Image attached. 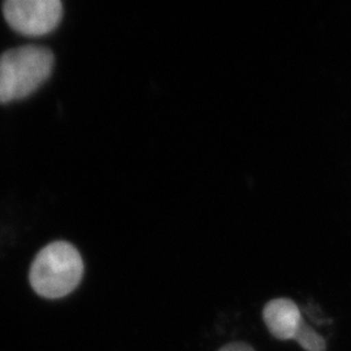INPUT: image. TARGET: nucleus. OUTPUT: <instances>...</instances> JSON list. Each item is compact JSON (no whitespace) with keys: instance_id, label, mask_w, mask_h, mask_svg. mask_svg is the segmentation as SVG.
<instances>
[{"instance_id":"nucleus-4","label":"nucleus","mask_w":351,"mask_h":351,"mask_svg":"<svg viewBox=\"0 0 351 351\" xmlns=\"http://www.w3.org/2000/svg\"><path fill=\"white\" fill-rule=\"evenodd\" d=\"M3 13L13 30L38 37L59 25L63 5L59 0H8L3 5Z\"/></svg>"},{"instance_id":"nucleus-2","label":"nucleus","mask_w":351,"mask_h":351,"mask_svg":"<svg viewBox=\"0 0 351 351\" xmlns=\"http://www.w3.org/2000/svg\"><path fill=\"white\" fill-rule=\"evenodd\" d=\"M53 66L50 50L24 46L0 55V103L23 99L33 94L49 77Z\"/></svg>"},{"instance_id":"nucleus-1","label":"nucleus","mask_w":351,"mask_h":351,"mask_svg":"<svg viewBox=\"0 0 351 351\" xmlns=\"http://www.w3.org/2000/svg\"><path fill=\"white\" fill-rule=\"evenodd\" d=\"M84 276V262L73 245L58 241L39 251L30 267L29 281L38 295L63 298L75 290Z\"/></svg>"},{"instance_id":"nucleus-3","label":"nucleus","mask_w":351,"mask_h":351,"mask_svg":"<svg viewBox=\"0 0 351 351\" xmlns=\"http://www.w3.org/2000/svg\"><path fill=\"white\" fill-rule=\"evenodd\" d=\"M263 322L271 336L276 339H294L304 351H326L324 337L303 320L300 307L289 298L267 302Z\"/></svg>"},{"instance_id":"nucleus-5","label":"nucleus","mask_w":351,"mask_h":351,"mask_svg":"<svg viewBox=\"0 0 351 351\" xmlns=\"http://www.w3.org/2000/svg\"><path fill=\"white\" fill-rule=\"evenodd\" d=\"M219 351H255L254 348L246 343V342H230L226 343V346H223Z\"/></svg>"}]
</instances>
